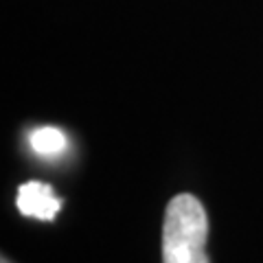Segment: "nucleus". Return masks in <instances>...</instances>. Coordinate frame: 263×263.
<instances>
[{"label": "nucleus", "mask_w": 263, "mask_h": 263, "mask_svg": "<svg viewBox=\"0 0 263 263\" xmlns=\"http://www.w3.org/2000/svg\"><path fill=\"white\" fill-rule=\"evenodd\" d=\"M29 145L31 149L35 152L37 156H42V158H60V156L66 152V147H68V138L62 129L57 127H37L33 129L29 134Z\"/></svg>", "instance_id": "nucleus-3"}, {"label": "nucleus", "mask_w": 263, "mask_h": 263, "mask_svg": "<svg viewBox=\"0 0 263 263\" xmlns=\"http://www.w3.org/2000/svg\"><path fill=\"white\" fill-rule=\"evenodd\" d=\"M209 217L195 195L180 193L162 221V263H211L206 254Z\"/></svg>", "instance_id": "nucleus-1"}, {"label": "nucleus", "mask_w": 263, "mask_h": 263, "mask_svg": "<svg viewBox=\"0 0 263 263\" xmlns=\"http://www.w3.org/2000/svg\"><path fill=\"white\" fill-rule=\"evenodd\" d=\"M0 263H11L9 259H7V257H3V259H0Z\"/></svg>", "instance_id": "nucleus-4"}, {"label": "nucleus", "mask_w": 263, "mask_h": 263, "mask_svg": "<svg viewBox=\"0 0 263 263\" xmlns=\"http://www.w3.org/2000/svg\"><path fill=\"white\" fill-rule=\"evenodd\" d=\"M18 211L24 217H35L44 221H53L62 209V200L53 193V186L46 182H24L18 189Z\"/></svg>", "instance_id": "nucleus-2"}]
</instances>
